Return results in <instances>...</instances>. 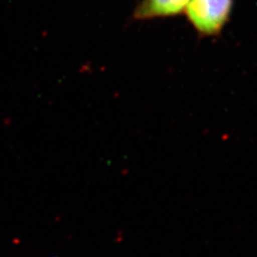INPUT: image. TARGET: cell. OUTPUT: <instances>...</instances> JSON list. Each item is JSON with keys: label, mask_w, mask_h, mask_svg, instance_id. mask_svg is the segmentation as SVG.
Here are the masks:
<instances>
[{"label": "cell", "mask_w": 257, "mask_h": 257, "mask_svg": "<svg viewBox=\"0 0 257 257\" xmlns=\"http://www.w3.org/2000/svg\"><path fill=\"white\" fill-rule=\"evenodd\" d=\"M234 0H191L184 14L198 37H217L230 21Z\"/></svg>", "instance_id": "1"}, {"label": "cell", "mask_w": 257, "mask_h": 257, "mask_svg": "<svg viewBox=\"0 0 257 257\" xmlns=\"http://www.w3.org/2000/svg\"><path fill=\"white\" fill-rule=\"evenodd\" d=\"M191 0H141L134 10L133 19L148 21L174 18L184 14Z\"/></svg>", "instance_id": "2"}]
</instances>
